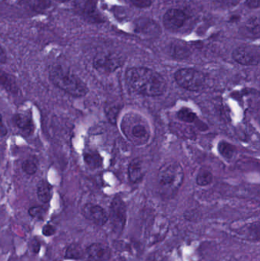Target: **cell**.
Masks as SVG:
<instances>
[{"instance_id":"obj_1","label":"cell","mask_w":260,"mask_h":261,"mask_svg":"<svg viewBox=\"0 0 260 261\" xmlns=\"http://www.w3.org/2000/svg\"><path fill=\"white\" fill-rule=\"evenodd\" d=\"M128 85L137 93L147 96H159L166 92V80L160 73L148 67H131L125 73Z\"/></svg>"},{"instance_id":"obj_2","label":"cell","mask_w":260,"mask_h":261,"mask_svg":"<svg viewBox=\"0 0 260 261\" xmlns=\"http://www.w3.org/2000/svg\"><path fill=\"white\" fill-rule=\"evenodd\" d=\"M184 176L183 167L178 162L172 161L163 164L157 176L159 190L162 196L166 198L175 196L183 184Z\"/></svg>"},{"instance_id":"obj_3","label":"cell","mask_w":260,"mask_h":261,"mask_svg":"<svg viewBox=\"0 0 260 261\" xmlns=\"http://www.w3.org/2000/svg\"><path fill=\"white\" fill-rule=\"evenodd\" d=\"M49 75L50 81L56 87L70 96L82 97L88 93V87L82 79L61 66L52 67Z\"/></svg>"},{"instance_id":"obj_4","label":"cell","mask_w":260,"mask_h":261,"mask_svg":"<svg viewBox=\"0 0 260 261\" xmlns=\"http://www.w3.org/2000/svg\"><path fill=\"white\" fill-rule=\"evenodd\" d=\"M122 128L127 138L134 144H146L151 138V130L148 124L136 116L125 119Z\"/></svg>"},{"instance_id":"obj_5","label":"cell","mask_w":260,"mask_h":261,"mask_svg":"<svg viewBox=\"0 0 260 261\" xmlns=\"http://www.w3.org/2000/svg\"><path fill=\"white\" fill-rule=\"evenodd\" d=\"M177 84L184 90L198 92L206 85V76L203 72L193 68H182L174 74Z\"/></svg>"},{"instance_id":"obj_6","label":"cell","mask_w":260,"mask_h":261,"mask_svg":"<svg viewBox=\"0 0 260 261\" xmlns=\"http://www.w3.org/2000/svg\"><path fill=\"white\" fill-rule=\"evenodd\" d=\"M109 221L113 231L118 234L123 233L127 222V208L121 198L114 197L109 208Z\"/></svg>"},{"instance_id":"obj_7","label":"cell","mask_w":260,"mask_h":261,"mask_svg":"<svg viewBox=\"0 0 260 261\" xmlns=\"http://www.w3.org/2000/svg\"><path fill=\"white\" fill-rule=\"evenodd\" d=\"M123 64L122 57L112 52L98 54L93 60V67L98 71L110 73L115 71Z\"/></svg>"},{"instance_id":"obj_8","label":"cell","mask_w":260,"mask_h":261,"mask_svg":"<svg viewBox=\"0 0 260 261\" xmlns=\"http://www.w3.org/2000/svg\"><path fill=\"white\" fill-rule=\"evenodd\" d=\"M82 215L85 219L97 226H103L109 220V216L105 210L99 205L88 203L82 208Z\"/></svg>"},{"instance_id":"obj_9","label":"cell","mask_w":260,"mask_h":261,"mask_svg":"<svg viewBox=\"0 0 260 261\" xmlns=\"http://www.w3.org/2000/svg\"><path fill=\"white\" fill-rule=\"evenodd\" d=\"M233 59L241 65L256 66L260 63V55L253 49L247 47H239L232 54Z\"/></svg>"},{"instance_id":"obj_10","label":"cell","mask_w":260,"mask_h":261,"mask_svg":"<svg viewBox=\"0 0 260 261\" xmlns=\"http://www.w3.org/2000/svg\"><path fill=\"white\" fill-rule=\"evenodd\" d=\"M186 21V15L181 9H170L164 14L163 23L168 30H178L184 25Z\"/></svg>"},{"instance_id":"obj_11","label":"cell","mask_w":260,"mask_h":261,"mask_svg":"<svg viewBox=\"0 0 260 261\" xmlns=\"http://www.w3.org/2000/svg\"><path fill=\"white\" fill-rule=\"evenodd\" d=\"M85 257L90 261H108L111 257V250L102 243H93L85 249Z\"/></svg>"},{"instance_id":"obj_12","label":"cell","mask_w":260,"mask_h":261,"mask_svg":"<svg viewBox=\"0 0 260 261\" xmlns=\"http://www.w3.org/2000/svg\"><path fill=\"white\" fill-rule=\"evenodd\" d=\"M134 31L145 36H157L161 33L160 26L154 20L150 18H138L134 22Z\"/></svg>"},{"instance_id":"obj_13","label":"cell","mask_w":260,"mask_h":261,"mask_svg":"<svg viewBox=\"0 0 260 261\" xmlns=\"http://www.w3.org/2000/svg\"><path fill=\"white\" fill-rule=\"evenodd\" d=\"M169 53L171 56L177 59L183 60L189 58L191 55V50L189 46L183 41H174L169 47Z\"/></svg>"},{"instance_id":"obj_14","label":"cell","mask_w":260,"mask_h":261,"mask_svg":"<svg viewBox=\"0 0 260 261\" xmlns=\"http://www.w3.org/2000/svg\"><path fill=\"white\" fill-rule=\"evenodd\" d=\"M75 6L85 16L91 18H96L98 17L94 0H76Z\"/></svg>"},{"instance_id":"obj_15","label":"cell","mask_w":260,"mask_h":261,"mask_svg":"<svg viewBox=\"0 0 260 261\" xmlns=\"http://www.w3.org/2000/svg\"><path fill=\"white\" fill-rule=\"evenodd\" d=\"M143 171L141 162L139 160H133L128 167V177L133 184H137L143 179Z\"/></svg>"},{"instance_id":"obj_16","label":"cell","mask_w":260,"mask_h":261,"mask_svg":"<svg viewBox=\"0 0 260 261\" xmlns=\"http://www.w3.org/2000/svg\"><path fill=\"white\" fill-rule=\"evenodd\" d=\"M14 122L20 130L27 135H30L34 130V123L30 116L24 114H17L14 117Z\"/></svg>"},{"instance_id":"obj_17","label":"cell","mask_w":260,"mask_h":261,"mask_svg":"<svg viewBox=\"0 0 260 261\" xmlns=\"http://www.w3.org/2000/svg\"><path fill=\"white\" fill-rule=\"evenodd\" d=\"M37 195L40 202L44 204L48 203L52 198L51 186L47 181H40L37 188Z\"/></svg>"},{"instance_id":"obj_18","label":"cell","mask_w":260,"mask_h":261,"mask_svg":"<svg viewBox=\"0 0 260 261\" xmlns=\"http://www.w3.org/2000/svg\"><path fill=\"white\" fill-rule=\"evenodd\" d=\"M85 257V250L79 244L73 243L67 247L64 254V258L68 260H79Z\"/></svg>"},{"instance_id":"obj_19","label":"cell","mask_w":260,"mask_h":261,"mask_svg":"<svg viewBox=\"0 0 260 261\" xmlns=\"http://www.w3.org/2000/svg\"><path fill=\"white\" fill-rule=\"evenodd\" d=\"M213 174L209 170L203 169L197 175L196 184L199 187H207L213 182Z\"/></svg>"},{"instance_id":"obj_20","label":"cell","mask_w":260,"mask_h":261,"mask_svg":"<svg viewBox=\"0 0 260 261\" xmlns=\"http://www.w3.org/2000/svg\"><path fill=\"white\" fill-rule=\"evenodd\" d=\"M84 160L87 165L92 168H99L102 165V159L96 152H88L84 154Z\"/></svg>"},{"instance_id":"obj_21","label":"cell","mask_w":260,"mask_h":261,"mask_svg":"<svg viewBox=\"0 0 260 261\" xmlns=\"http://www.w3.org/2000/svg\"><path fill=\"white\" fill-rule=\"evenodd\" d=\"M177 116L180 120L186 123H192L197 119V116L193 111L188 108H182L177 113Z\"/></svg>"},{"instance_id":"obj_22","label":"cell","mask_w":260,"mask_h":261,"mask_svg":"<svg viewBox=\"0 0 260 261\" xmlns=\"http://www.w3.org/2000/svg\"><path fill=\"white\" fill-rule=\"evenodd\" d=\"M218 151L221 153V156L227 159H230L233 158L235 153V147L232 144L226 142V141H221L218 146Z\"/></svg>"},{"instance_id":"obj_23","label":"cell","mask_w":260,"mask_h":261,"mask_svg":"<svg viewBox=\"0 0 260 261\" xmlns=\"http://www.w3.org/2000/svg\"><path fill=\"white\" fill-rule=\"evenodd\" d=\"M245 30L248 33L253 34V35H260V19L259 18H251L246 23Z\"/></svg>"},{"instance_id":"obj_24","label":"cell","mask_w":260,"mask_h":261,"mask_svg":"<svg viewBox=\"0 0 260 261\" xmlns=\"http://www.w3.org/2000/svg\"><path fill=\"white\" fill-rule=\"evenodd\" d=\"M22 170L27 175H34L38 170V164L37 161L33 158L26 159L22 163Z\"/></svg>"},{"instance_id":"obj_25","label":"cell","mask_w":260,"mask_h":261,"mask_svg":"<svg viewBox=\"0 0 260 261\" xmlns=\"http://www.w3.org/2000/svg\"><path fill=\"white\" fill-rule=\"evenodd\" d=\"M28 214L34 219L43 220L45 218L47 212H46L45 208H43V207L33 206L29 208Z\"/></svg>"},{"instance_id":"obj_26","label":"cell","mask_w":260,"mask_h":261,"mask_svg":"<svg viewBox=\"0 0 260 261\" xmlns=\"http://www.w3.org/2000/svg\"><path fill=\"white\" fill-rule=\"evenodd\" d=\"M23 1L24 5L35 9H44L50 4L48 0H23Z\"/></svg>"},{"instance_id":"obj_27","label":"cell","mask_w":260,"mask_h":261,"mask_svg":"<svg viewBox=\"0 0 260 261\" xmlns=\"http://www.w3.org/2000/svg\"><path fill=\"white\" fill-rule=\"evenodd\" d=\"M131 3L137 8L149 7L152 4L153 0H131Z\"/></svg>"},{"instance_id":"obj_28","label":"cell","mask_w":260,"mask_h":261,"mask_svg":"<svg viewBox=\"0 0 260 261\" xmlns=\"http://www.w3.org/2000/svg\"><path fill=\"white\" fill-rule=\"evenodd\" d=\"M56 233V228L50 225V224H47L44 225V228H42V234H44L45 237H50L53 236V234Z\"/></svg>"},{"instance_id":"obj_29","label":"cell","mask_w":260,"mask_h":261,"mask_svg":"<svg viewBox=\"0 0 260 261\" xmlns=\"http://www.w3.org/2000/svg\"><path fill=\"white\" fill-rule=\"evenodd\" d=\"M218 4L224 8H230L239 3L240 0H217Z\"/></svg>"},{"instance_id":"obj_30","label":"cell","mask_w":260,"mask_h":261,"mask_svg":"<svg viewBox=\"0 0 260 261\" xmlns=\"http://www.w3.org/2000/svg\"><path fill=\"white\" fill-rule=\"evenodd\" d=\"M30 248L31 251H32L34 254H38L40 250H41V242L38 241V239H32L30 242Z\"/></svg>"},{"instance_id":"obj_31","label":"cell","mask_w":260,"mask_h":261,"mask_svg":"<svg viewBox=\"0 0 260 261\" xmlns=\"http://www.w3.org/2000/svg\"><path fill=\"white\" fill-rule=\"evenodd\" d=\"M246 4L250 9H258L260 7V0H247Z\"/></svg>"},{"instance_id":"obj_32","label":"cell","mask_w":260,"mask_h":261,"mask_svg":"<svg viewBox=\"0 0 260 261\" xmlns=\"http://www.w3.org/2000/svg\"><path fill=\"white\" fill-rule=\"evenodd\" d=\"M6 134H7V129H6V128H5L4 124L3 123L1 126V135L2 136H4Z\"/></svg>"},{"instance_id":"obj_33","label":"cell","mask_w":260,"mask_h":261,"mask_svg":"<svg viewBox=\"0 0 260 261\" xmlns=\"http://www.w3.org/2000/svg\"><path fill=\"white\" fill-rule=\"evenodd\" d=\"M57 1H60V2H67V1H69V0H57Z\"/></svg>"}]
</instances>
